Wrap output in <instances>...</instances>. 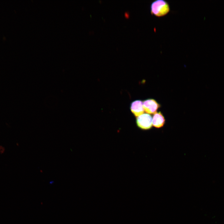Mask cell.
<instances>
[{"instance_id": "5b68a950", "label": "cell", "mask_w": 224, "mask_h": 224, "mask_svg": "<svg viewBox=\"0 0 224 224\" xmlns=\"http://www.w3.org/2000/svg\"><path fill=\"white\" fill-rule=\"evenodd\" d=\"M165 122V118L161 112L155 113L152 118V125L157 128L163 126Z\"/></svg>"}, {"instance_id": "7a4b0ae2", "label": "cell", "mask_w": 224, "mask_h": 224, "mask_svg": "<svg viewBox=\"0 0 224 224\" xmlns=\"http://www.w3.org/2000/svg\"><path fill=\"white\" fill-rule=\"evenodd\" d=\"M136 123L137 127L141 129L148 130L152 126V118L147 113H143L136 117Z\"/></svg>"}, {"instance_id": "6da1fadb", "label": "cell", "mask_w": 224, "mask_h": 224, "mask_svg": "<svg viewBox=\"0 0 224 224\" xmlns=\"http://www.w3.org/2000/svg\"><path fill=\"white\" fill-rule=\"evenodd\" d=\"M170 11L168 3L164 0H156L150 5V12L152 15L160 17L167 15Z\"/></svg>"}, {"instance_id": "277c9868", "label": "cell", "mask_w": 224, "mask_h": 224, "mask_svg": "<svg viewBox=\"0 0 224 224\" xmlns=\"http://www.w3.org/2000/svg\"><path fill=\"white\" fill-rule=\"evenodd\" d=\"M130 110L133 114L137 117L143 114L144 109L143 102L140 100H136L133 101L130 106Z\"/></svg>"}, {"instance_id": "8992f818", "label": "cell", "mask_w": 224, "mask_h": 224, "mask_svg": "<svg viewBox=\"0 0 224 224\" xmlns=\"http://www.w3.org/2000/svg\"><path fill=\"white\" fill-rule=\"evenodd\" d=\"M6 151L5 147L0 144V154H2L5 153Z\"/></svg>"}, {"instance_id": "52a82bcc", "label": "cell", "mask_w": 224, "mask_h": 224, "mask_svg": "<svg viewBox=\"0 0 224 224\" xmlns=\"http://www.w3.org/2000/svg\"><path fill=\"white\" fill-rule=\"evenodd\" d=\"M124 15H125V16L126 17H128L129 16V14H128V12H125L124 13Z\"/></svg>"}, {"instance_id": "3957f363", "label": "cell", "mask_w": 224, "mask_h": 224, "mask_svg": "<svg viewBox=\"0 0 224 224\" xmlns=\"http://www.w3.org/2000/svg\"><path fill=\"white\" fill-rule=\"evenodd\" d=\"M144 111L148 114H155L160 107V105L155 100L147 99L143 101Z\"/></svg>"}]
</instances>
